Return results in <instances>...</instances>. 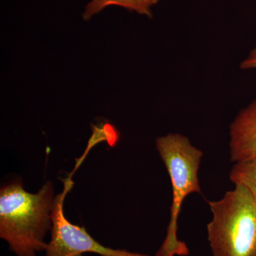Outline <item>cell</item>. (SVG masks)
<instances>
[{"mask_svg": "<svg viewBox=\"0 0 256 256\" xmlns=\"http://www.w3.org/2000/svg\"><path fill=\"white\" fill-rule=\"evenodd\" d=\"M240 68L244 70L256 69V46L250 52L246 58L242 60Z\"/></svg>", "mask_w": 256, "mask_h": 256, "instance_id": "ba28073f", "label": "cell"}, {"mask_svg": "<svg viewBox=\"0 0 256 256\" xmlns=\"http://www.w3.org/2000/svg\"><path fill=\"white\" fill-rule=\"evenodd\" d=\"M229 148L234 163L256 154V100L240 110L230 124Z\"/></svg>", "mask_w": 256, "mask_h": 256, "instance_id": "5b68a950", "label": "cell"}, {"mask_svg": "<svg viewBox=\"0 0 256 256\" xmlns=\"http://www.w3.org/2000/svg\"><path fill=\"white\" fill-rule=\"evenodd\" d=\"M229 178L234 185L246 188L256 200V154L235 162Z\"/></svg>", "mask_w": 256, "mask_h": 256, "instance_id": "52a82bcc", "label": "cell"}, {"mask_svg": "<svg viewBox=\"0 0 256 256\" xmlns=\"http://www.w3.org/2000/svg\"><path fill=\"white\" fill-rule=\"evenodd\" d=\"M207 235L213 256H256V200L240 185L208 202Z\"/></svg>", "mask_w": 256, "mask_h": 256, "instance_id": "3957f363", "label": "cell"}, {"mask_svg": "<svg viewBox=\"0 0 256 256\" xmlns=\"http://www.w3.org/2000/svg\"><path fill=\"white\" fill-rule=\"evenodd\" d=\"M63 192L57 195L52 210V238L47 244L46 256H82L87 252L101 256H148L104 246L92 238L84 227L70 223L64 215V204L72 188V180H64Z\"/></svg>", "mask_w": 256, "mask_h": 256, "instance_id": "277c9868", "label": "cell"}, {"mask_svg": "<svg viewBox=\"0 0 256 256\" xmlns=\"http://www.w3.org/2000/svg\"><path fill=\"white\" fill-rule=\"evenodd\" d=\"M160 0H92L86 8L82 14L84 20H90L94 15L111 5L122 6L129 11L136 12L148 18L152 16V8L158 4Z\"/></svg>", "mask_w": 256, "mask_h": 256, "instance_id": "8992f818", "label": "cell"}, {"mask_svg": "<svg viewBox=\"0 0 256 256\" xmlns=\"http://www.w3.org/2000/svg\"><path fill=\"white\" fill-rule=\"evenodd\" d=\"M53 184L47 182L36 194L14 182L0 190V237L18 256H36L46 250L44 239L52 229Z\"/></svg>", "mask_w": 256, "mask_h": 256, "instance_id": "6da1fadb", "label": "cell"}, {"mask_svg": "<svg viewBox=\"0 0 256 256\" xmlns=\"http://www.w3.org/2000/svg\"><path fill=\"white\" fill-rule=\"evenodd\" d=\"M156 146L171 180L172 202L166 237L156 256H188V246L178 238V218L185 198L202 193L198 171L203 152L178 133L158 138Z\"/></svg>", "mask_w": 256, "mask_h": 256, "instance_id": "7a4b0ae2", "label": "cell"}]
</instances>
